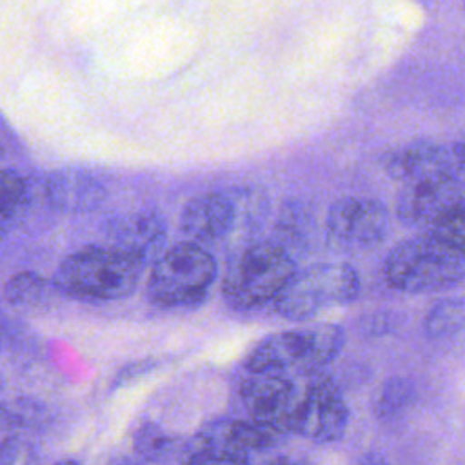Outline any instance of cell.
<instances>
[{
    "instance_id": "4316f807",
    "label": "cell",
    "mask_w": 465,
    "mask_h": 465,
    "mask_svg": "<svg viewBox=\"0 0 465 465\" xmlns=\"http://www.w3.org/2000/svg\"><path fill=\"white\" fill-rule=\"evenodd\" d=\"M54 465H80V463L74 460H62V461H56Z\"/></svg>"
},
{
    "instance_id": "603a6c76",
    "label": "cell",
    "mask_w": 465,
    "mask_h": 465,
    "mask_svg": "<svg viewBox=\"0 0 465 465\" xmlns=\"http://www.w3.org/2000/svg\"><path fill=\"white\" fill-rule=\"evenodd\" d=\"M183 465H251L247 460L214 454H191Z\"/></svg>"
},
{
    "instance_id": "ac0fdd59",
    "label": "cell",
    "mask_w": 465,
    "mask_h": 465,
    "mask_svg": "<svg viewBox=\"0 0 465 465\" xmlns=\"http://www.w3.org/2000/svg\"><path fill=\"white\" fill-rule=\"evenodd\" d=\"M425 232L465 252V196L452 203Z\"/></svg>"
},
{
    "instance_id": "83f0119b",
    "label": "cell",
    "mask_w": 465,
    "mask_h": 465,
    "mask_svg": "<svg viewBox=\"0 0 465 465\" xmlns=\"http://www.w3.org/2000/svg\"><path fill=\"white\" fill-rule=\"evenodd\" d=\"M2 389H4V380H2V376H0V392H2Z\"/></svg>"
},
{
    "instance_id": "ffe728a7",
    "label": "cell",
    "mask_w": 465,
    "mask_h": 465,
    "mask_svg": "<svg viewBox=\"0 0 465 465\" xmlns=\"http://www.w3.org/2000/svg\"><path fill=\"white\" fill-rule=\"evenodd\" d=\"M136 452L147 460H154L171 450L173 440L154 425L142 427L134 436Z\"/></svg>"
},
{
    "instance_id": "6da1fadb",
    "label": "cell",
    "mask_w": 465,
    "mask_h": 465,
    "mask_svg": "<svg viewBox=\"0 0 465 465\" xmlns=\"http://www.w3.org/2000/svg\"><path fill=\"white\" fill-rule=\"evenodd\" d=\"M143 258L116 245H87L69 254L53 282L69 298L113 302L129 296L142 276Z\"/></svg>"
},
{
    "instance_id": "7a4b0ae2",
    "label": "cell",
    "mask_w": 465,
    "mask_h": 465,
    "mask_svg": "<svg viewBox=\"0 0 465 465\" xmlns=\"http://www.w3.org/2000/svg\"><path fill=\"white\" fill-rule=\"evenodd\" d=\"M383 274L403 292H432L465 280V252L421 232L400 242L385 258Z\"/></svg>"
},
{
    "instance_id": "484cf974",
    "label": "cell",
    "mask_w": 465,
    "mask_h": 465,
    "mask_svg": "<svg viewBox=\"0 0 465 465\" xmlns=\"http://www.w3.org/2000/svg\"><path fill=\"white\" fill-rule=\"evenodd\" d=\"M109 465H140V463L131 460V458H127V456H120V458H114Z\"/></svg>"
},
{
    "instance_id": "ba28073f",
    "label": "cell",
    "mask_w": 465,
    "mask_h": 465,
    "mask_svg": "<svg viewBox=\"0 0 465 465\" xmlns=\"http://www.w3.org/2000/svg\"><path fill=\"white\" fill-rule=\"evenodd\" d=\"M389 229V213L381 202L367 196H347L327 213V243L338 251L360 252L378 245Z\"/></svg>"
},
{
    "instance_id": "52a82bcc",
    "label": "cell",
    "mask_w": 465,
    "mask_h": 465,
    "mask_svg": "<svg viewBox=\"0 0 465 465\" xmlns=\"http://www.w3.org/2000/svg\"><path fill=\"white\" fill-rule=\"evenodd\" d=\"M347 421L349 411L334 380L320 371L302 374V392L291 434L329 443L343 436Z\"/></svg>"
},
{
    "instance_id": "3957f363",
    "label": "cell",
    "mask_w": 465,
    "mask_h": 465,
    "mask_svg": "<svg viewBox=\"0 0 465 465\" xmlns=\"http://www.w3.org/2000/svg\"><path fill=\"white\" fill-rule=\"evenodd\" d=\"M343 332L332 323L269 334L249 352L245 367L251 374H309L318 372L341 349Z\"/></svg>"
},
{
    "instance_id": "8fae6325",
    "label": "cell",
    "mask_w": 465,
    "mask_h": 465,
    "mask_svg": "<svg viewBox=\"0 0 465 465\" xmlns=\"http://www.w3.org/2000/svg\"><path fill=\"white\" fill-rule=\"evenodd\" d=\"M465 196V182L420 180L403 183L396 198V214L407 225H421L425 231L460 198Z\"/></svg>"
},
{
    "instance_id": "5b68a950",
    "label": "cell",
    "mask_w": 465,
    "mask_h": 465,
    "mask_svg": "<svg viewBox=\"0 0 465 465\" xmlns=\"http://www.w3.org/2000/svg\"><path fill=\"white\" fill-rule=\"evenodd\" d=\"M294 272V260L280 243H252L231 263L222 285L223 298L234 309L274 302Z\"/></svg>"
},
{
    "instance_id": "9c48e42d",
    "label": "cell",
    "mask_w": 465,
    "mask_h": 465,
    "mask_svg": "<svg viewBox=\"0 0 465 465\" xmlns=\"http://www.w3.org/2000/svg\"><path fill=\"white\" fill-rule=\"evenodd\" d=\"M383 169L407 182L460 180L465 182V140H416L387 154Z\"/></svg>"
},
{
    "instance_id": "4fadbf2b",
    "label": "cell",
    "mask_w": 465,
    "mask_h": 465,
    "mask_svg": "<svg viewBox=\"0 0 465 465\" xmlns=\"http://www.w3.org/2000/svg\"><path fill=\"white\" fill-rule=\"evenodd\" d=\"M234 223V205L223 193H205L189 200L180 225L189 242L207 245L222 240Z\"/></svg>"
},
{
    "instance_id": "5bb4252c",
    "label": "cell",
    "mask_w": 465,
    "mask_h": 465,
    "mask_svg": "<svg viewBox=\"0 0 465 465\" xmlns=\"http://www.w3.org/2000/svg\"><path fill=\"white\" fill-rule=\"evenodd\" d=\"M109 234L116 247L131 251L145 260V256L162 243L165 227L156 213L134 211L114 218L109 223Z\"/></svg>"
},
{
    "instance_id": "9a60e30c",
    "label": "cell",
    "mask_w": 465,
    "mask_h": 465,
    "mask_svg": "<svg viewBox=\"0 0 465 465\" xmlns=\"http://www.w3.org/2000/svg\"><path fill=\"white\" fill-rule=\"evenodd\" d=\"M58 294L62 292L53 280L31 271L18 272L5 283L7 302L24 312L47 311Z\"/></svg>"
},
{
    "instance_id": "e0dca14e",
    "label": "cell",
    "mask_w": 465,
    "mask_h": 465,
    "mask_svg": "<svg viewBox=\"0 0 465 465\" xmlns=\"http://www.w3.org/2000/svg\"><path fill=\"white\" fill-rule=\"evenodd\" d=\"M29 198L27 182L16 171H0V225L22 214Z\"/></svg>"
},
{
    "instance_id": "cb8c5ba5",
    "label": "cell",
    "mask_w": 465,
    "mask_h": 465,
    "mask_svg": "<svg viewBox=\"0 0 465 465\" xmlns=\"http://www.w3.org/2000/svg\"><path fill=\"white\" fill-rule=\"evenodd\" d=\"M267 465H311L309 461L305 460H300V458H294V456H276L272 458Z\"/></svg>"
},
{
    "instance_id": "30bf717a",
    "label": "cell",
    "mask_w": 465,
    "mask_h": 465,
    "mask_svg": "<svg viewBox=\"0 0 465 465\" xmlns=\"http://www.w3.org/2000/svg\"><path fill=\"white\" fill-rule=\"evenodd\" d=\"M302 392V374H252L242 385V400L251 420L291 434Z\"/></svg>"
},
{
    "instance_id": "7c38bea8",
    "label": "cell",
    "mask_w": 465,
    "mask_h": 465,
    "mask_svg": "<svg viewBox=\"0 0 465 465\" xmlns=\"http://www.w3.org/2000/svg\"><path fill=\"white\" fill-rule=\"evenodd\" d=\"M105 185L89 171L62 167L49 173L45 196L49 205L64 214H80L96 209L105 198Z\"/></svg>"
},
{
    "instance_id": "8992f818",
    "label": "cell",
    "mask_w": 465,
    "mask_h": 465,
    "mask_svg": "<svg viewBox=\"0 0 465 465\" xmlns=\"http://www.w3.org/2000/svg\"><path fill=\"white\" fill-rule=\"evenodd\" d=\"M360 292V276L349 263H314L296 269L280 294L274 311L287 320H309L320 311L352 302Z\"/></svg>"
},
{
    "instance_id": "7402d4cb",
    "label": "cell",
    "mask_w": 465,
    "mask_h": 465,
    "mask_svg": "<svg viewBox=\"0 0 465 465\" xmlns=\"http://www.w3.org/2000/svg\"><path fill=\"white\" fill-rule=\"evenodd\" d=\"M411 394L409 383L403 380H391L383 392H381V400H380V414H392L394 411L401 409V405L407 403V398Z\"/></svg>"
},
{
    "instance_id": "2e32d148",
    "label": "cell",
    "mask_w": 465,
    "mask_h": 465,
    "mask_svg": "<svg viewBox=\"0 0 465 465\" xmlns=\"http://www.w3.org/2000/svg\"><path fill=\"white\" fill-rule=\"evenodd\" d=\"M51 418L49 409L35 398L18 396L0 401V429L2 430H27L45 425Z\"/></svg>"
},
{
    "instance_id": "d6986e66",
    "label": "cell",
    "mask_w": 465,
    "mask_h": 465,
    "mask_svg": "<svg viewBox=\"0 0 465 465\" xmlns=\"http://www.w3.org/2000/svg\"><path fill=\"white\" fill-rule=\"evenodd\" d=\"M465 322V300H449L430 311L425 322L429 336H443Z\"/></svg>"
},
{
    "instance_id": "d4e9b609",
    "label": "cell",
    "mask_w": 465,
    "mask_h": 465,
    "mask_svg": "<svg viewBox=\"0 0 465 465\" xmlns=\"http://www.w3.org/2000/svg\"><path fill=\"white\" fill-rule=\"evenodd\" d=\"M356 465H387V461L378 452H365Z\"/></svg>"
},
{
    "instance_id": "277c9868",
    "label": "cell",
    "mask_w": 465,
    "mask_h": 465,
    "mask_svg": "<svg viewBox=\"0 0 465 465\" xmlns=\"http://www.w3.org/2000/svg\"><path fill=\"white\" fill-rule=\"evenodd\" d=\"M216 278L213 254L193 242H182L162 252L147 280V298L163 309L202 303Z\"/></svg>"
},
{
    "instance_id": "44dd1931",
    "label": "cell",
    "mask_w": 465,
    "mask_h": 465,
    "mask_svg": "<svg viewBox=\"0 0 465 465\" xmlns=\"http://www.w3.org/2000/svg\"><path fill=\"white\" fill-rule=\"evenodd\" d=\"M0 465H36V454L31 443L11 436L0 443Z\"/></svg>"
}]
</instances>
